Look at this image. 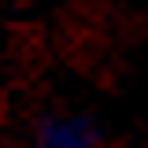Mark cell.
<instances>
[{
	"instance_id": "1",
	"label": "cell",
	"mask_w": 148,
	"mask_h": 148,
	"mask_svg": "<svg viewBox=\"0 0 148 148\" xmlns=\"http://www.w3.org/2000/svg\"><path fill=\"white\" fill-rule=\"evenodd\" d=\"M34 145L37 148H100V126L78 111L45 115L34 130Z\"/></svg>"
}]
</instances>
